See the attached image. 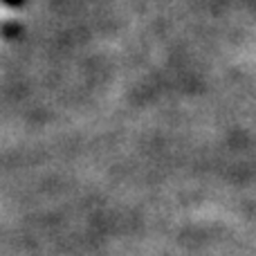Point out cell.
Masks as SVG:
<instances>
[{"label": "cell", "instance_id": "obj_1", "mask_svg": "<svg viewBox=\"0 0 256 256\" xmlns=\"http://www.w3.org/2000/svg\"><path fill=\"white\" fill-rule=\"evenodd\" d=\"M2 2L9 7H20V4H25V0H2Z\"/></svg>", "mask_w": 256, "mask_h": 256}]
</instances>
